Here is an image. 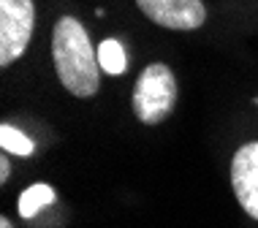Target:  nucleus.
Wrapping results in <instances>:
<instances>
[{"label": "nucleus", "mask_w": 258, "mask_h": 228, "mask_svg": "<svg viewBox=\"0 0 258 228\" xmlns=\"http://www.w3.org/2000/svg\"><path fill=\"white\" fill-rule=\"evenodd\" d=\"M52 60L62 87L76 98H90L98 93L101 63L98 52L90 44L87 30L79 19L60 17L52 30Z\"/></svg>", "instance_id": "nucleus-1"}, {"label": "nucleus", "mask_w": 258, "mask_h": 228, "mask_svg": "<svg viewBox=\"0 0 258 228\" xmlns=\"http://www.w3.org/2000/svg\"><path fill=\"white\" fill-rule=\"evenodd\" d=\"M177 103V79L171 68L152 63L142 71L134 87V112L144 125H158L174 112Z\"/></svg>", "instance_id": "nucleus-2"}, {"label": "nucleus", "mask_w": 258, "mask_h": 228, "mask_svg": "<svg viewBox=\"0 0 258 228\" xmlns=\"http://www.w3.org/2000/svg\"><path fill=\"white\" fill-rule=\"evenodd\" d=\"M36 9L33 0H0V65H11L30 44Z\"/></svg>", "instance_id": "nucleus-3"}, {"label": "nucleus", "mask_w": 258, "mask_h": 228, "mask_svg": "<svg viewBox=\"0 0 258 228\" xmlns=\"http://www.w3.org/2000/svg\"><path fill=\"white\" fill-rule=\"evenodd\" d=\"M136 6L147 14V19L169 30H196L207 19L201 0H136Z\"/></svg>", "instance_id": "nucleus-4"}, {"label": "nucleus", "mask_w": 258, "mask_h": 228, "mask_svg": "<svg viewBox=\"0 0 258 228\" xmlns=\"http://www.w3.org/2000/svg\"><path fill=\"white\" fill-rule=\"evenodd\" d=\"M231 185L242 209L258 220V141H250L231 161Z\"/></svg>", "instance_id": "nucleus-5"}, {"label": "nucleus", "mask_w": 258, "mask_h": 228, "mask_svg": "<svg viewBox=\"0 0 258 228\" xmlns=\"http://www.w3.org/2000/svg\"><path fill=\"white\" fill-rule=\"evenodd\" d=\"M98 63L106 73L111 76H120L128 71V54H125V46L114 38H106L98 46Z\"/></svg>", "instance_id": "nucleus-6"}, {"label": "nucleus", "mask_w": 258, "mask_h": 228, "mask_svg": "<svg viewBox=\"0 0 258 228\" xmlns=\"http://www.w3.org/2000/svg\"><path fill=\"white\" fill-rule=\"evenodd\" d=\"M54 204V190L49 185H30L19 196V215L22 217H36L44 206Z\"/></svg>", "instance_id": "nucleus-7"}, {"label": "nucleus", "mask_w": 258, "mask_h": 228, "mask_svg": "<svg viewBox=\"0 0 258 228\" xmlns=\"http://www.w3.org/2000/svg\"><path fill=\"white\" fill-rule=\"evenodd\" d=\"M0 147L6 152H11V155H19V158H27L33 155V149H36V144H33L22 130L11 128V125H3L0 128Z\"/></svg>", "instance_id": "nucleus-8"}, {"label": "nucleus", "mask_w": 258, "mask_h": 228, "mask_svg": "<svg viewBox=\"0 0 258 228\" xmlns=\"http://www.w3.org/2000/svg\"><path fill=\"white\" fill-rule=\"evenodd\" d=\"M9 177H11V166H9V158H0V185H6L9 182Z\"/></svg>", "instance_id": "nucleus-9"}, {"label": "nucleus", "mask_w": 258, "mask_h": 228, "mask_svg": "<svg viewBox=\"0 0 258 228\" xmlns=\"http://www.w3.org/2000/svg\"><path fill=\"white\" fill-rule=\"evenodd\" d=\"M0 228H14V225H11L9 217H0Z\"/></svg>", "instance_id": "nucleus-10"}]
</instances>
